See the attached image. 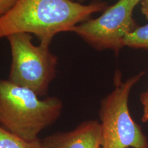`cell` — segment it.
<instances>
[{"label": "cell", "instance_id": "6", "mask_svg": "<svg viewBox=\"0 0 148 148\" xmlns=\"http://www.w3.org/2000/svg\"><path fill=\"white\" fill-rule=\"evenodd\" d=\"M41 148H101L100 122L88 120L67 132H57L40 140Z\"/></svg>", "mask_w": 148, "mask_h": 148}, {"label": "cell", "instance_id": "1", "mask_svg": "<svg viewBox=\"0 0 148 148\" xmlns=\"http://www.w3.org/2000/svg\"><path fill=\"white\" fill-rule=\"evenodd\" d=\"M107 8L103 1L84 4L71 0H17L0 17V39L15 33H28L36 36L40 44L49 46L56 35L71 32L92 14Z\"/></svg>", "mask_w": 148, "mask_h": 148}, {"label": "cell", "instance_id": "4", "mask_svg": "<svg viewBox=\"0 0 148 148\" xmlns=\"http://www.w3.org/2000/svg\"><path fill=\"white\" fill-rule=\"evenodd\" d=\"M12 62L8 80L32 90L39 97L46 96L56 74L58 58L49 46L35 45L28 33H15L6 37Z\"/></svg>", "mask_w": 148, "mask_h": 148}, {"label": "cell", "instance_id": "7", "mask_svg": "<svg viewBox=\"0 0 148 148\" xmlns=\"http://www.w3.org/2000/svg\"><path fill=\"white\" fill-rule=\"evenodd\" d=\"M0 148H41V143L40 139H22L0 126Z\"/></svg>", "mask_w": 148, "mask_h": 148}, {"label": "cell", "instance_id": "9", "mask_svg": "<svg viewBox=\"0 0 148 148\" xmlns=\"http://www.w3.org/2000/svg\"><path fill=\"white\" fill-rule=\"evenodd\" d=\"M140 99L143 106V116L141 120L145 123L148 121V89L140 94Z\"/></svg>", "mask_w": 148, "mask_h": 148}, {"label": "cell", "instance_id": "3", "mask_svg": "<svg viewBox=\"0 0 148 148\" xmlns=\"http://www.w3.org/2000/svg\"><path fill=\"white\" fill-rule=\"evenodd\" d=\"M143 75L141 72L123 82L121 73H115L114 89L101 100L99 109L101 148H148L147 136L128 108L131 90Z\"/></svg>", "mask_w": 148, "mask_h": 148}, {"label": "cell", "instance_id": "12", "mask_svg": "<svg viewBox=\"0 0 148 148\" xmlns=\"http://www.w3.org/2000/svg\"><path fill=\"white\" fill-rule=\"evenodd\" d=\"M71 1H76V2H79V3H84V1H86V0H71Z\"/></svg>", "mask_w": 148, "mask_h": 148}, {"label": "cell", "instance_id": "5", "mask_svg": "<svg viewBox=\"0 0 148 148\" xmlns=\"http://www.w3.org/2000/svg\"><path fill=\"white\" fill-rule=\"evenodd\" d=\"M141 0H118L97 18L75 25L73 32L97 50L110 49L116 54L124 47L123 40L134 29V8Z\"/></svg>", "mask_w": 148, "mask_h": 148}, {"label": "cell", "instance_id": "2", "mask_svg": "<svg viewBox=\"0 0 148 148\" xmlns=\"http://www.w3.org/2000/svg\"><path fill=\"white\" fill-rule=\"evenodd\" d=\"M63 103L57 97L42 98L29 88L0 79V126L28 141L58 120Z\"/></svg>", "mask_w": 148, "mask_h": 148}, {"label": "cell", "instance_id": "10", "mask_svg": "<svg viewBox=\"0 0 148 148\" xmlns=\"http://www.w3.org/2000/svg\"><path fill=\"white\" fill-rule=\"evenodd\" d=\"M17 0H0V17L9 12Z\"/></svg>", "mask_w": 148, "mask_h": 148}, {"label": "cell", "instance_id": "11", "mask_svg": "<svg viewBox=\"0 0 148 148\" xmlns=\"http://www.w3.org/2000/svg\"><path fill=\"white\" fill-rule=\"evenodd\" d=\"M141 12L148 20V0H141Z\"/></svg>", "mask_w": 148, "mask_h": 148}, {"label": "cell", "instance_id": "8", "mask_svg": "<svg viewBox=\"0 0 148 148\" xmlns=\"http://www.w3.org/2000/svg\"><path fill=\"white\" fill-rule=\"evenodd\" d=\"M124 47L148 49V23L134 29L123 40Z\"/></svg>", "mask_w": 148, "mask_h": 148}]
</instances>
